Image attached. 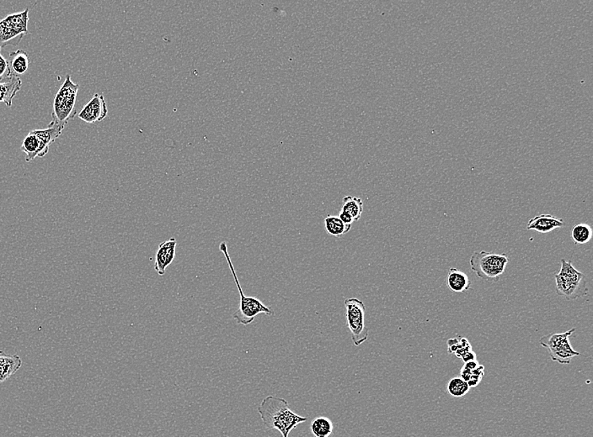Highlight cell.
I'll return each instance as SVG.
<instances>
[{
  "instance_id": "cell-7",
  "label": "cell",
  "mask_w": 593,
  "mask_h": 437,
  "mask_svg": "<svg viewBox=\"0 0 593 437\" xmlns=\"http://www.w3.org/2000/svg\"><path fill=\"white\" fill-rule=\"evenodd\" d=\"M29 10L8 15L0 21V48L17 45L29 33Z\"/></svg>"
},
{
  "instance_id": "cell-2",
  "label": "cell",
  "mask_w": 593,
  "mask_h": 437,
  "mask_svg": "<svg viewBox=\"0 0 593 437\" xmlns=\"http://www.w3.org/2000/svg\"><path fill=\"white\" fill-rule=\"evenodd\" d=\"M220 250L224 254L226 261L229 265L230 271H231L233 280H235L238 291L240 292V303L239 309H238L233 315V318L238 324L240 325L248 326L251 324L257 315L265 314L268 316L274 315V311L271 308H269L260 301V299L254 297H247L244 295L243 290L240 286L239 279L236 275L235 268L232 263L231 257L229 256L228 245L225 241H222L220 245Z\"/></svg>"
},
{
  "instance_id": "cell-25",
  "label": "cell",
  "mask_w": 593,
  "mask_h": 437,
  "mask_svg": "<svg viewBox=\"0 0 593 437\" xmlns=\"http://www.w3.org/2000/svg\"><path fill=\"white\" fill-rule=\"evenodd\" d=\"M459 344H460L459 348L458 349L457 352H456L454 354L456 355V357H457L459 358H462L464 356V355H466L467 353L470 352V351H472V346H471L470 342L468 341L466 338L459 337Z\"/></svg>"
},
{
  "instance_id": "cell-10",
  "label": "cell",
  "mask_w": 593,
  "mask_h": 437,
  "mask_svg": "<svg viewBox=\"0 0 593 437\" xmlns=\"http://www.w3.org/2000/svg\"><path fill=\"white\" fill-rule=\"evenodd\" d=\"M564 225L565 222L563 218L551 216V214H538L529 221L528 225H526V230L545 234L555 231L556 229L563 227Z\"/></svg>"
},
{
  "instance_id": "cell-31",
  "label": "cell",
  "mask_w": 593,
  "mask_h": 437,
  "mask_svg": "<svg viewBox=\"0 0 593 437\" xmlns=\"http://www.w3.org/2000/svg\"><path fill=\"white\" fill-rule=\"evenodd\" d=\"M462 360L463 361L464 364H466V362L476 360V353L473 352V351H470V352L467 353L466 355H464V356L462 357Z\"/></svg>"
},
{
  "instance_id": "cell-9",
  "label": "cell",
  "mask_w": 593,
  "mask_h": 437,
  "mask_svg": "<svg viewBox=\"0 0 593 437\" xmlns=\"http://www.w3.org/2000/svg\"><path fill=\"white\" fill-rule=\"evenodd\" d=\"M177 241L174 237L163 241L159 245L155 254L154 270L159 276L166 275V268L170 266L175 257V248Z\"/></svg>"
},
{
  "instance_id": "cell-13",
  "label": "cell",
  "mask_w": 593,
  "mask_h": 437,
  "mask_svg": "<svg viewBox=\"0 0 593 437\" xmlns=\"http://www.w3.org/2000/svg\"><path fill=\"white\" fill-rule=\"evenodd\" d=\"M22 360L18 355L6 354L0 351V382H5L21 369Z\"/></svg>"
},
{
  "instance_id": "cell-6",
  "label": "cell",
  "mask_w": 593,
  "mask_h": 437,
  "mask_svg": "<svg viewBox=\"0 0 593 437\" xmlns=\"http://www.w3.org/2000/svg\"><path fill=\"white\" fill-rule=\"evenodd\" d=\"M346 326L353 344L359 346L369 338V329L365 323L366 306L357 298L345 300Z\"/></svg>"
},
{
  "instance_id": "cell-4",
  "label": "cell",
  "mask_w": 593,
  "mask_h": 437,
  "mask_svg": "<svg viewBox=\"0 0 593 437\" xmlns=\"http://www.w3.org/2000/svg\"><path fill=\"white\" fill-rule=\"evenodd\" d=\"M508 257L506 253H497L485 251L475 252L470 261L472 271L479 279L487 282L497 283L506 271L508 264Z\"/></svg>"
},
{
  "instance_id": "cell-33",
  "label": "cell",
  "mask_w": 593,
  "mask_h": 437,
  "mask_svg": "<svg viewBox=\"0 0 593 437\" xmlns=\"http://www.w3.org/2000/svg\"><path fill=\"white\" fill-rule=\"evenodd\" d=\"M2 48H0V52H1Z\"/></svg>"
},
{
  "instance_id": "cell-28",
  "label": "cell",
  "mask_w": 593,
  "mask_h": 437,
  "mask_svg": "<svg viewBox=\"0 0 593 437\" xmlns=\"http://www.w3.org/2000/svg\"><path fill=\"white\" fill-rule=\"evenodd\" d=\"M482 378H483L481 377L475 376L472 374V376L470 377V380L467 382V384L469 385L470 389L477 387L479 382L482 380Z\"/></svg>"
},
{
  "instance_id": "cell-12",
  "label": "cell",
  "mask_w": 593,
  "mask_h": 437,
  "mask_svg": "<svg viewBox=\"0 0 593 437\" xmlns=\"http://www.w3.org/2000/svg\"><path fill=\"white\" fill-rule=\"evenodd\" d=\"M547 350L551 360L560 364H569L573 357L580 355V353L573 349L569 338L565 339L560 345Z\"/></svg>"
},
{
  "instance_id": "cell-30",
  "label": "cell",
  "mask_w": 593,
  "mask_h": 437,
  "mask_svg": "<svg viewBox=\"0 0 593 437\" xmlns=\"http://www.w3.org/2000/svg\"><path fill=\"white\" fill-rule=\"evenodd\" d=\"M471 373L473 375L483 378L485 376V366L479 365L475 370L471 371Z\"/></svg>"
},
{
  "instance_id": "cell-24",
  "label": "cell",
  "mask_w": 593,
  "mask_h": 437,
  "mask_svg": "<svg viewBox=\"0 0 593 437\" xmlns=\"http://www.w3.org/2000/svg\"><path fill=\"white\" fill-rule=\"evenodd\" d=\"M13 74L12 71H11L9 61L6 59L1 52H0V82L10 79Z\"/></svg>"
},
{
  "instance_id": "cell-5",
  "label": "cell",
  "mask_w": 593,
  "mask_h": 437,
  "mask_svg": "<svg viewBox=\"0 0 593 437\" xmlns=\"http://www.w3.org/2000/svg\"><path fill=\"white\" fill-rule=\"evenodd\" d=\"M80 85L74 84L70 75L65 77L60 91L54 97L52 122L64 130L70 120L76 115V103Z\"/></svg>"
},
{
  "instance_id": "cell-23",
  "label": "cell",
  "mask_w": 593,
  "mask_h": 437,
  "mask_svg": "<svg viewBox=\"0 0 593 437\" xmlns=\"http://www.w3.org/2000/svg\"><path fill=\"white\" fill-rule=\"evenodd\" d=\"M470 388L467 382L463 381L461 378L456 377L452 378L448 384V392L454 398H462L469 393Z\"/></svg>"
},
{
  "instance_id": "cell-21",
  "label": "cell",
  "mask_w": 593,
  "mask_h": 437,
  "mask_svg": "<svg viewBox=\"0 0 593 437\" xmlns=\"http://www.w3.org/2000/svg\"><path fill=\"white\" fill-rule=\"evenodd\" d=\"M592 230L586 223H581L574 226L572 231V238L575 244H586L591 241Z\"/></svg>"
},
{
  "instance_id": "cell-14",
  "label": "cell",
  "mask_w": 593,
  "mask_h": 437,
  "mask_svg": "<svg viewBox=\"0 0 593 437\" xmlns=\"http://www.w3.org/2000/svg\"><path fill=\"white\" fill-rule=\"evenodd\" d=\"M21 150L26 154V161L30 162L37 158L45 157L44 148L41 140L38 136L30 131L24 140H23Z\"/></svg>"
},
{
  "instance_id": "cell-15",
  "label": "cell",
  "mask_w": 593,
  "mask_h": 437,
  "mask_svg": "<svg viewBox=\"0 0 593 437\" xmlns=\"http://www.w3.org/2000/svg\"><path fill=\"white\" fill-rule=\"evenodd\" d=\"M447 284L451 291L462 292L470 290L471 281L466 272L451 268L448 273Z\"/></svg>"
},
{
  "instance_id": "cell-22",
  "label": "cell",
  "mask_w": 593,
  "mask_h": 437,
  "mask_svg": "<svg viewBox=\"0 0 593 437\" xmlns=\"http://www.w3.org/2000/svg\"><path fill=\"white\" fill-rule=\"evenodd\" d=\"M575 331V328H572V329L569 330L567 333H551L545 335V337L540 338V345L544 346L546 349L551 348V347L560 345L561 342L565 340V339L572 337V334L574 333Z\"/></svg>"
},
{
  "instance_id": "cell-17",
  "label": "cell",
  "mask_w": 593,
  "mask_h": 437,
  "mask_svg": "<svg viewBox=\"0 0 593 437\" xmlns=\"http://www.w3.org/2000/svg\"><path fill=\"white\" fill-rule=\"evenodd\" d=\"M10 66L11 71L15 75H23L29 68V57L25 50H17V52L10 53Z\"/></svg>"
},
{
  "instance_id": "cell-11",
  "label": "cell",
  "mask_w": 593,
  "mask_h": 437,
  "mask_svg": "<svg viewBox=\"0 0 593 437\" xmlns=\"http://www.w3.org/2000/svg\"><path fill=\"white\" fill-rule=\"evenodd\" d=\"M21 77L15 74L10 79L0 82V103L5 104L9 108L12 106L14 97L21 91Z\"/></svg>"
},
{
  "instance_id": "cell-26",
  "label": "cell",
  "mask_w": 593,
  "mask_h": 437,
  "mask_svg": "<svg viewBox=\"0 0 593 437\" xmlns=\"http://www.w3.org/2000/svg\"><path fill=\"white\" fill-rule=\"evenodd\" d=\"M459 338H452L450 339L448 341V353H455L457 352L459 348Z\"/></svg>"
},
{
  "instance_id": "cell-8",
  "label": "cell",
  "mask_w": 593,
  "mask_h": 437,
  "mask_svg": "<svg viewBox=\"0 0 593 437\" xmlns=\"http://www.w3.org/2000/svg\"><path fill=\"white\" fill-rule=\"evenodd\" d=\"M108 115V109L103 95L95 93L89 103L82 109L78 117L83 122L93 124L100 122Z\"/></svg>"
},
{
  "instance_id": "cell-19",
  "label": "cell",
  "mask_w": 593,
  "mask_h": 437,
  "mask_svg": "<svg viewBox=\"0 0 593 437\" xmlns=\"http://www.w3.org/2000/svg\"><path fill=\"white\" fill-rule=\"evenodd\" d=\"M310 428L315 437H330L333 433L334 425L327 417L319 416L312 420Z\"/></svg>"
},
{
  "instance_id": "cell-29",
  "label": "cell",
  "mask_w": 593,
  "mask_h": 437,
  "mask_svg": "<svg viewBox=\"0 0 593 437\" xmlns=\"http://www.w3.org/2000/svg\"><path fill=\"white\" fill-rule=\"evenodd\" d=\"M472 376L471 371L467 369L463 366L461 371H460V377L463 381L468 382L470 380V377Z\"/></svg>"
},
{
  "instance_id": "cell-1",
  "label": "cell",
  "mask_w": 593,
  "mask_h": 437,
  "mask_svg": "<svg viewBox=\"0 0 593 437\" xmlns=\"http://www.w3.org/2000/svg\"><path fill=\"white\" fill-rule=\"evenodd\" d=\"M258 412L265 427L270 431H278L283 437L290 436L294 429L307 421L306 417L292 411L286 400L276 396L265 398Z\"/></svg>"
},
{
  "instance_id": "cell-32",
  "label": "cell",
  "mask_w": 593,
  "mask_h": 437,
  "mask_svg": "<svg viewBox=\"0 0 593 437\" xmlns=\"http://www.w3.org/2000/svg\"><path fill=\"white\" fill-rule=\"evenodd\" d=\"M479 365V362H477V360H474V361H471L469 362H466V364H464L463 366H464V368H466L467 369H469L470 371H473L476 368H477V366Z\"/></svg>"
},
{
  "instance_id": "cell-16",
  "label": "cell",
  "mask_w": 593,
  "mask_h": 437,
  "mask_svg": "<svg viewBox=\"0 0 593 437\" xmlns=\"http://www.w3.org/2000/svg\"><path fill=\"white\" fill-rule=\"evenodd\" d=\"M62 131V129L53 122H51L48 127L44 130L33 131V133L41 140L45 155H48L50 146L60 138Z\"/></svg>"
},
{
  "instance_id": "cell-3",
  "label": "cell",
  "mask_w": 593,
  "mask_h": 437,
  "mask_svg": "<svg viewBox=\"0 0 593 437\" xmlns=\"http://www.w3.org/2000/svg\"><path fill=\"white\" fill-rule=\"evenodd\" d=\"M555 279L556 292L561 297L575 300L587 295L586 276L573 267L572 261L561 259V268Z\"/></svg>"
},
{
  "instance_id": "cell-20",
  "label": "cell",
  "mask_w": 593,
  "mask_h": 437,
  "mask_svg": "<svg viewBox=\"0 0 593 437\" xmlns=\"http://www.w3.org/2000/svg\"><path fill=\"white\" fill-rule=\"evenodd\" d=\"M342 212L348 213L354 222L360 220L364 212V202L360 198L346 196L343 198Z\"/></svg>"
},
{
  "instance_id": "cell-27",
  "label": "cell",
  "mask_w": 593,
  "mask_h": 437,
  "mask_svg": "<svg viewBox=\"0 0 593 437\" xmlns=\"http://www.w3.org/2000/svg\"><path fill=\"white\" fill-rule=\"evenodd\" d=\"M338 217L340 218L342 221L344 222V223L346 225H352L354 222L352 216H351L348 213L342 212V210H341L340 213H339Z\"/></svg>"
},
{
  "instance_id": "cell-18",
  "label": "cell",
  "mask_w": 593,
  "mask_h": 437,
  "mask_svg": "<svg viewBox=\"0 0 593 437\" xmlns=\"http://www.w3.org/2000/svg\"><path fill=\"white\" fill-rule=\"evenodd\" d=\"M325 227L329 235L341 237L351 231L352 225L345 224L338 216H328L325 218Z\"/></svg>"
}]
</instances>
